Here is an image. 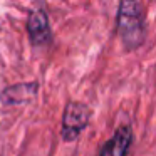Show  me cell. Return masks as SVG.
<instances>
[{
    "label": "cell",
    "instance_id": "6da1fadb",
    "mask_svg": "<svg viewBox=\"0 0 156 156\" xmlns=\"http://www.w3.org/2000/svg\"><path fill=\"white\" fill-rule=\"evenodd\" d=\"M116 30L126 52H133L144 44L146 22L141 4L133 2V0H124L119 4Z\"/></svg>",
    "mask_w": 156,
    "mask_h": 156
},
{
    "label": "cell",
    "instance_id": "5b68a950",
    "mask_svg": "<svg viewBox=\"0 0 156 156\" xmlns=\"http://www.w3.org/2000/svg\"><path fill=\"white\" fill-rule=\"evenodd\" d=\"M39 91L37 82H19V84H12L5 87L4 91H0V102H4L5 106H17V104H25L30 99L35 98Z\"/></svg>",
    "mask_w": 156,
    "mask_h": 156
},
{
    "label": "cell",
    "instance_id": "3957f363",
    "mask_svg": "<svg viewBox=\"0 0 156 156\" xmlns=\"http://www.w3.org/2000/svg\"><path fill=\"white\" fill-rule=\"evenodd\" d=\"M27 34L29 41L34 47H41L52 41V29L49 15L44 9L32 10L27 17Z\"/></svg>",
    "mask_w": 156,
    "mask_h": 156
},
{
    "label": "cell",
    "instance_id": "7a4b0ae2",
    "mask_svg": "<svg viewBox=\"0 0 156 156\" xmlns=\"http://www.w3.org/2000/svg\"><path fill=\"white\" fill-rule=\"evenodd\" d=\"M91 121V109L79 101H69L62 114L61 136L66 143L76 141Z\"/></svg>",
    "mask_w": 156,
    "mask_h": 156
},
{
    "label": "cell",
    "instance_id": "277c9868",
    "mask_svg": "<svg viewBox=\"0 0 156 156\" xmlns=\"http://www.w3.org/2000/svg\"><path fill=\"white\" fill-rule=\"evenodd\" d=\"M133 128L129 124H121L116 128L114 134L102 144L99 156H128L133 144Z\"/></svg>",
    "mask_w": 156,
    "mask_h": 156
}]
</instances>
